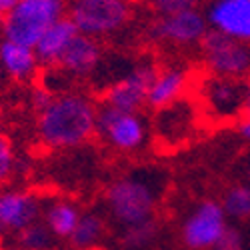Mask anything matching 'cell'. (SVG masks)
Segmentation results:
<instances>
[{"label": "cell", "instance_id": "obj_1", "mask_svg": "<svg viewBox=\"0 0 250 250\" xmlns=\"http://www.w3.org/2000/svg\"><path fill=\"white\" fill-rule=\"evenodd\" d=\"M98 104L84 92H58L50 106L36 114V138L46 148L62 150L86 144L96 134Z\"/></svg>", "mask_w": 250, "mask_h": 250}, {"label": "cell", "instance_id": "obj_2", "mask_svg": "<svg viewBox=\"0 0 250 250\" xmlns=\"http://www.w3.org/2000/svg\"><path fill=\"white\" fill-rule=\"evenodd\" d=\"M162 188V172L156 168H138L122 174L104 190L102 200L106 214L120 228L150 220L160 204Z\"/></svg>", "mask_w": 250, "mask_h": 250}, {"label": "cell", "instance_id": "obj_3", "mask_svg": "<svg viewBox=\"0 0 250 250\" xmlns=\"http://www.w3.org/2000/svg\"><path fill=\"white\" fill-rule=\"evenodd\" d=\"M68 12V0H18L2 18V38L34 48L54 22Z\"/></svg>", "mask_w": 250, "mask_h": 250}, {"label": "cell", "instance_id": "obj_4", "mask_svg": "<svg viewBox=\"0 0 250 250\" xmlns=\"http://www.w3.org/2000/svg\"><path fill=\"white\" fill-rule=\"evenodd\" d=\"M66 16L80 34L100 40L130 24L132 4L128 0H68Z\"/></svg>", "mask_w": 250, "mask_h": 250}, {"label": "cell", "instance_id": "obj_5", "mask_svg": "<svg viewBox=\"0 0 250 250\" xmlns=\"http://www.w3.org/2000/svg\"><path fill=\"white\" fill-rule=\"evenodd\" d=\"M96 136L116 152H138L148 140V124L140 112H126L98 104Z\"/></svg>", "mask_w": 250, "mask_h": 250}, {"label": "cell", "instance_id": "obj_6", "mask_svg": "<svg viewBox=\"0 0 250 250\" xmlns=\"http://www.w3.org/2000/svg\"><path fill=\"white\" fill-rule=\"evenodd\" d=\"M156 72L158 66L148 58L132 62L118 78H114L104 88L100 104H108L112 108L126 112H140L142 106H146V96Z\"/></svg>", "mask_w": 250, "mask_h": 250}, {"label": "cell", "instance_id": "obj_7", "mask_svg": "<svg viewBox=\"0 0 250 250\" xmlns=\"http://www.w3.org/2000/svg\"><path fill=\"white\" fill-rule=\"evenodd\" d=\"M200 52L206 70L214 76L244 80L250 74V44L208 30L200 42Z\"/></svg>", "mask_w": 250, "mask_h": 250}, {"label": "cell", "instance_id": "obj_8", "mask_svg": "<svg viewBox=\"0 0 250 250\" xmlns=\"http://www.w3.org/2000/svg\"><path fill=\"white\" fill-rule=\"evenodd\" d=\"M248 82L240 78H224L208 74L198 88L202 110L208 118L228 122L244 114V96Z\"/></svg>", "mask_w": 250, "mask_h": 250}, {"label": "cell", "instance_id": "obj_9", "mask_svg": "<svg viewBox=\"0 0 250 250\" xmlns=\"http://www.w3.org/2000/svg\"><path fill=\"white\" fill-rule=\"evenodd\" d=\"M230 226L218 200H202L186 214L180 226V240L188 250H212Z\"/></svg>", "mask_w": 250, "mask_h": 250}, {"label": "cell", "instance_id": "obj_10", "mask_svg": "<svg viewBox=\"0 0 250 250\" xmlns=\"http://www.w3.org/2000/svg\"><path fill=\"white\" fill-rule=\"evenodd\" d=\"M208 30L210 28H208L204 12L194 8L168 16H156L148 28V34L160 44L172 48H190L200 46Z\"/></svg>", "mask_w": 250, "mask_h": 250}, {"label": "cell", "instance_id": "obj_11", "mask_svg": "<svg viewBox=\"0 0 250 250\" xmlns=\"http://www.w3.org/2000/svg\"><path fill=\"white\" fill-rule=\"evenodd\" d=\"M42 198L26 188H0V236H16L42 216Z\"/></svg>", "mask_w": 250, "mask_h": 250}, {"label": "cell", "instance_id": "obj_12", "mask_svg": "<svg viewBox=\"0 0 250 250\" xmlns=\"http://www.w3.org/2000/svg\"><path fill=\"white\" fill-rule=\"evenodd\" d=\"M204 16L210 30L250 44V0H210Z\"/></svg>", "mask_w": 250, "mask_h": 250}, {"label": "cell", "instance_id": "obj_13", "mask_svg": "<svg viewBox=\"0 0 250 250\" xmlns=\"http://www.w3.org/2000/svg\"><path fill=\"white\" fill-rule=\"evenodd\" d=\"M196 126V104L180 98L172 102L170 106L156 110V122H154V132L156 138L164 146H180L194 134Z\"/></svg>", "mask_w": 250, "mask_h": 250}, {"label": "cell", "instance_id": "obj_14", "mask_svg": "<svg viewBox=\"0 0 250 250\" xmlns=\"http://www.w3.org/2000/svg\"><path fill=\"white\" fill-rule=\"evenodd\" d=\"M104 48L100 40L78 34L56 64V72L66 80H84L102 66Z\"/></svg>", "mask_w": 250, "mask_h": 250}, {"label": "cell", "instance_id": "obj_15", "mask_svg": "<svg viewBox=\"0 0 250 250\" xmlns=\"http://www.w3.org/2000/svg\"><path fill=\"white\" fill-rule=\"evenodd\" d=\"M0 66L12 82H32L40 72V62L34 48L0 38Z\"/></svg>", "mask_w": 250, "mask_h": 250}, {"label": "cell", "instance_id": "obj_16", "mask_svg": "<svg viewBox=\"0 0 250 250\" xmlns=\"http://www.w3.org/2000/svg\"><path fill=\"white\" fill-rule=\"evenodd\" d=\"M80 32L76 30V26L72 24V20L68 16L60 18L58 22H54L42 36H40V40L34 46V54L40 62V66L42 68H56L62 54L66 52V48L70 46V42Z\"/></svg>", "mask_w": 250, "mask_h": 250}, {"label": "cell", "instance_id": "obj_17", "mask_svg": "<svg viewBox=\"0 0 250 250\" xmlns=\"http://www.w3.org/2000/svg\"><path fill=\"white\" fill-rule=\"evenodd\" d=\"M186 86H188V70L186 68L182 66L158 68L146 96V106L152 108L154 112L170 106L172 102L182 98Z\"/></svg>", "mask_w": 250, "mask_h": 250}, {"label": "cell", "instance_id": "obj_18", "mask_svg": "<svg viewBox=\"0 0 250 250\" xmlns=\"http://www.w3.org/2000/svg\"><path fill=\"white\" fill-rule=\"evenodd\" d=\"M82 216V208L68 200V198H54L46 204H42V220L50 234L60 242V240H70L74 228Z\"/></svg>", "mask_w": 250, "mask_h": 250}, {"label": "cell", "instance_id": "obj_19", "mask_svg": "<svg viewBox=\"0 0 250 250\" xmlns=\"http://www.w3.org/2000/svg\"><path fill=\"white\" fill-rule=\"evenodd\" d=\"M108 226L104 216L96 210H82V216L70 236V244L76 250H94L106 238Z\"/></svg>", "mask_w": 250, "mask_h": 250}, {"label": "cell", "instance_id": "obj_20", "mask_svg": "<svg viewBox=\"0 0 250 250\" xmlns=\"http://www.w3.org/2000/svg\"><path fill=\"white\" fill-rule=\"evenodd\" d=\"M220 206L228 222L250 220V186L246 182L230 184L220 198Z\"/></svg>", "mask_w": 250, "mask_h": 250}, {"label": "cell", "instance_id": "obj_21", "mask_svg": "<svg viewBox=\"0 0 250 250\" xmlns=\"http://www.w3.org/2000/svg\"><path fill=\"white\" fill-rule=\"evenodd\" d=\"M158 236V220L150 218L132 226H124L120 232V246L124 250H144L154 244Z\"/></svg>", "mask_w": 250, "mask_h": 250}, {"label": "cell", "instance_id": "obj_22", "mask_svg": "<svg viewBox=\"0 0 250 250\" xmlns=\"http://www.w3.org/2000/svg\"><path fill=\"white\" fill-rule=\"evenodd\" d=\"M56 242L58 240L50 234L42 220L32 222L14 236V244L18 250H54Z\"/></svg>", "mask_w": 250, "mask_h": 250}, {"label": "cell", "instance_id": "obj_23", "mask_svg": "<svg viewBox=\"0 0 250 250\" xmlns=\"http://www.w3.org/2000/svg\"><path fill=\"white\" fill-rule=\"evenodd\" d=\"M20 168H22V162L14 150V142L6 132H0V188H4Z\"/></svg>", "mask_w": 250, "mask_h": 250}, {"label": "cell", "instance_id": "obj_24", "mask_svg": "<svg viewBox=\"0 0 250 250\" xmlns=\"http://www.w3.org/2000/svg\"><path fill=\"white\" fill-rule=\"evenodd\" d=\"M200 0H150V8L156 12V16H168L184 10L198 8Z\"/></svg>", "mask_w": 250, "mask_h": 250}, {"label": "cell", "instance_id": "obj_25", "mask_svg": "<svg viewBox=\"0 0 250 250\" xmlns=\"http://www.w3.org/2000/svg\"><path fill=\"white\" fill-rule=\"evenodd\" d=\"M58 92H54L50 86H46V84H34V88L30 90V98H28V102H30V108L34 110V114H40L42 110H46L48 106H50V102L54 100V96H56Z\"/></svg>", "mask_w": 250, "mask_h": 250}, {"label": "cell", "instance_id": "obj_26", "mask_svg": "<svg viewBox=\"0 0 250 250\" xmlns=\"http://www.w3.org/2000/svg\"><path fill=\"white\" fill-rule=\"evenodd\" d=\"M212 250H246V240L244 234L238 230L236 226H228L226 232L220 236V240L214 244Z\"/></svg>", "mask_w": 250, "mask_h": 250}, {"label": "cell", "instance_id": "obj_27", "mask_svg": "<svg viewBox=\"0 0 250 250\" xmlns=\"http://www.w3.org/2000/svg\"><path fill=\"white\" fill-rule=\"evenodd\" d=\"M238 134L244 138V140H250V114H244L240 124H238Z\"/></svg>", "mask_w": 250, "mask_h": 250}, {"label": "cell", "instance_id": "obj_28", "mask_svg": "<svg viewBox=\"0 0 250 250\" xmlns=\"http://www.w3.org/2000/svg\"><path fill=\"white\" fill-rule=\"evenodd\" d=\"M18 0H0V14H6L16 6Z\"/></svg>", "mask_w": 250, "mask_h": 250}, {"label": "cell", "instance_id": "obj_29", "mask_svg": "<svg viewBox=\"0 0 250 250\" xmlns=\"http://www.w3.org/2000/svg\"><path fill=\"white\" fill-rule=\"evenodd\" d=\"M244 114H250V82L246 86V96H244Z\"/></svg>", "mask_w": 250, "mask_h": 250}, {"label": "cell", "instance_id": "obj_30", "mask_svg": "<svg viewBox=\"0 0 250 250\" xmlns=\"http://www.w3.org/2000/svg\"><path fill=\"white\" fill-rule=\"evenodd\" d=\"M244 182L250 186V162L246 164V170H244Z\"/></svg>", "mask_w": 250, "mask_h": 250}, {"label": "cell", "instance_id": "obj_31", "mask_svg": "<svg viewBox=\"0 0 250 250\" xmlns=\"http://www.w3.org/2000/svg\"><path fill=\"white\" fill-rule=\"evenodd\" d=\"M4 80H6V76H4V70H2V66H0V88H2Z\"/></svg>", "mask_w": 250, "mask_h": 250}, {"label": "cell", "instance_id": "obj_32", "mask_svg": "<svg viewBox=\"0 0 250 250\" xmlns=\"http://www.w3.org/2000/svg\"><path fill=\"white\" fill-rule=\"evenodd\" d=\"M2 18H4V14H0V28H2Z\"/></svg>", "mask_w": 250, "mask_h": 250}, {"label": "cell", "instance_id": "obj_33", "mask_svg": "<svg viewBox=\"0 0 250 250\" xmlns=\"http://www.w3.org/2000/svg\"><path fill=\"white\" fill-rule=\"evenodd\" d=\"M68 250H76V248H68Z\"/></svg>", "mask_w": 250, "mask_h": 250}]
</instances>
